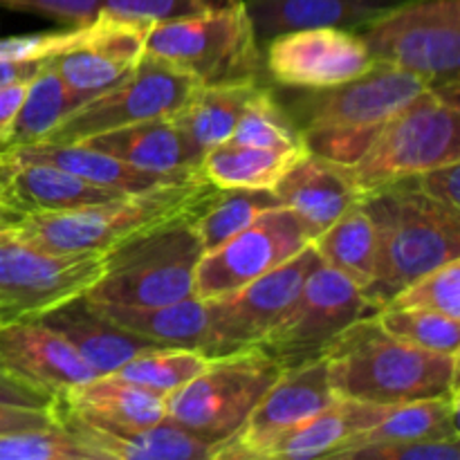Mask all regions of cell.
Wrapping results in <instances>:
<instances>
[{
	"label": "cell",
	"instance_id": "cell-1",
	"mask_svg": "<svg viewBox=\"0 0 460 460\" xmlns=\"http://www.w3.org/2000/svg\"><path fill=\"white\" fill-rule=\"evenodd\" d=\"M429 85L389 63H376L346 84L317 90L283 88L279 102L292 117L305 151L350 166L382 126Z\"/></svg>",
	"mask_w": 460,
	"mask_h": 460
},
{
	"label": "cell",
	"instance_id": "cell-2",
	"mask_svg": "<svg viewBox=\"0 0 460 460\" xmlns=\"http://www.w3.org/2000/svg\"><path fill=\"white\" fill-rule=\"evenodd\" d=\"M323 359L337 398L402 404L458 395V355L407 344L386 332L376 314L346 328Z\"/></svg>",
	"mask_w": 460,
	"mask_h": 460
},
{
	"label": "cell",
	"instance_id": "cell-3",
	"mask_svg": "<svg viewBox=\"0 0 460 460\" xmlns=\"http://www.w3.org/2000/svg\"><path fill=\"white\" fill-rule=\"evenodd\" d=\"M218 191L209 180L198 175L66 214L27 216L25 223L9 234L49 254H106L162 225L196 220Z\"/></svg>",
	"mask_w": 460,
	"mask_h": 460
},
{
	"label": "cell",
	"instance_id": "cell-4",
	"mask_svg": "<svg viewBox=\"0 0 460 460\" xmlns=\"http://www.w3.org/2000/svg\"><path fill=\"white\" fill-rule=\"evenodd\" d=\"M377 229L376 277L362 295L382 310L395 295L438 265L460 259V216L431 202L413 178L362 198Z\"/></svg>",
	"mask_w": 460,
	"mask_h": 460
},
{
	"label": "cell",
	"instance_id": "cell-5",
	"mask_svg": "<svg viewBox=\"0 0 460 460\" xmlns=\"http://www.w3.org/2000/svg\"><path fill=\"white\" fill-rule=\"evenodd\" d=\"M449 162H460V81L422 90L346 169L362 196H368Z\"/></svg>",
	"mask_w": 460,
	"mask_h": 460
},
{
	"label": "cell",
	"instance_id": "cell-6",
	"mask_svg": "<svg viewBox=\"0 0 460 460\" xmlns=\"http://www.w3.org/2000/svg\"><path fill=\"white\" fill-rule=\"evenodd\" d=\"M191 223L175 220L112 247L84 295L117 305H164L193 296V274L205 250Z\"/></svg>",
	"mask_w": 460,
	"mask_h": 460
},
{
	"label": "cell",
	"instance_id": "cell-7",
	"mask_svg": "<svg viewBox=\"0 0 460 460\" xmlns=\"http://www.w3.org/2000/svg\"><path fill=\"white\" fill-rule=\"evenodd\" d=\"M144 52L191 76L198 85L263 81V45L256 39L245 0L227 9L155 22Z\"/></svg>",
	"mask_w": 460,
	"mask_h": 460
},
{
	"label": "cell",
	"instance_id": "cell-8",
	"mask_svg": "<svg viewBox=\"0 0 460 460\" xmlns=\"http://www.w3.org/2000/svg\"><path fill=\"white\" fill-rule=\"evenodd\" d=\"M279 376L281 367L256 346L216 355L205 371L166 395V420L218 447L236 434Z\"/></svg>",
	"mask_w": 460,
	"mask_h": 460
},
{
	"label": "cell",
	"instance_id": "cell-9",
	"mask_svg": "<svg viewBox=\"0 0 460 460\" xmlns=\"http://www.w3.org/2000/svg\"><path fill=\"white\" fill-rule=\"evenodd\" d=\"M376 63L427 85L460 81V0H411L358 31Z\"/></svg>",
	"mask_w": 460,
	"mask_h": 460
},
{
	"label": "cell",
	"instance_id": "cell-10",
	"mask_svg": "<svg viewBox=\"0 0 460 460\" xmlns=\"http://www.w3.org/2000/svg\"><path fill=\"white\" fill-rule=\"evenodd\" d=\"M376 313L358 283L319 261L295 304L256 349L270 355L281 371L304 367L322 359L332 341L358 319Z\"/></svg>",
	"mask_w": 460,
	"mask_h": 460
},
{
	"label": "cell",
	"instance_id": "cell-11",
	"mask_svg": "<svg viewBox=\"0 0 460 460\" xmlns=\"http://www.w3.org/2000/svg\"><path fill=\"white\" fill-rule=\"evenodd\" d=\"M196 85L191 76L164 58L144 52L128 76L81 103L43 142L75 144L137 121L171 117L184 106Z\"/></svg>",
	"mask_w": 460,
	"mask_h": 460
},
{
	"label": "cell",
	"instance_id": "cell-12",
	"mask_svg": "<svg viewBox=\"0 0 460 460\" xmlns=\"http://www.w3.org/2000/svg\"><path fill=\"white\" fill-rule=\"evenodd\" d=\"M314 241V232L288 207L256 216L245 229L202 252L193 274V296L218 299L279 268Z\"/></svg>",
	"mask_w": 460,
	"mask_h": 460
},
{
	"label": "cell",
	"instance_id": "cell-13",
	"mask_svg": "<svg viewBox=\"0 0 460 460\" xmlns=\"http://www.w3.org/2000/svg\"><path fill=\"white\" fill-rule=\"evenodd\" d=\"M103 254H49L12 234L0 236V323L39 319L84 295L102 274Z\"/></svg>",
	"mask_w": 460,
	"mask_h": 460
},
{
	"label": "cell",
	"instance_id": "cell-14",
	"mask_svg": "<svg viewBox=\"0 0 460 460\" xmlns=\"http://www.w3.org/2000/svg\"><path fill=\"white\" fill-rule=\"evenodd\" d=\"M319 263L313 245L247 286L205 301L209 317L211 358L256 346L299 296L305 279Z\"/></svg>",
	"mask_w": 460,
	"mask_h": 460
},
{
	"label": "cell",
	"instance_id": "cell-15",
	"mask_svg": "<svg viewBox=\"0 0 460 460\" xmlns=\"http://www.w3.org/2000/svg\"><path fill=\"white\" fill-rule=\"evenodd\" d=\"M265 72L281 88L317 90L358 79L376 66L362 36L337 27H304L265 43Z\"/></svg>",
	"mask_w": 460,
	"mask_h": 460
},
{
	"label": "cell",
	"instance_id": "cell-16",
	"mask_svg": "<svg viewBox=\"0 0 460 460\" xmlns=\"http://www.w3.org/2000/svg\"><path fill=\"white\" fill-rule=\"evenodd\" d=\"M326 371V359L281 371L256 402L236 434L216 447V460H261L263 454L292 429L322 411L335 400Z\"/></svg>",
	"mask_w": 460,
	"mask_h": 460
},
{
	"label": "cell",
	"instance_id": "cell-17",
	"mask_svg": "<svg viewBox=\"0 0 460 460\" xmlns=\"http://www.w3.org/2000/svg\"><path fill=\"white\" fill-rule=\"evenodd\" d=\"M0 368L52 398L97 377L84 358L40 319L0 323Z\"/></svg>",
	"mask_w": 460,
	"mask_h": 460
},
{
	"label": "cell",
	"instance_id": "cell-18",
	"mask_svg": "<svg viewBox=\"0 0 460 460\" xmlns=\"http://www.w3.org/2000/svg\"><path fill=\"white\" fill-rule=\"evenodd\" d=\"M146 22L97 16L84 45L48 58L70 88L93 99L133 72L144 54Z\"/></svg>",
	"mask_w": 460,
	"mask_h": 460
},
{
	"label": "cell",
	"instance_id": "cell-19",
	"mask_svg": "<svg viewBox=\"0 0 460 460\" xmlns=\"http://www.w3.org/2000/svg\"><path fill=\"white\" fill-rule=\"evenodd\" d=\"M57 422L70 431L97 460H198L214 456V445L189 434L171 420L151 427L121 429L102 427L75 416L61 404H54Z\"/></svg>",
	"mask_w": 460,
	"mask_h": 460
},
{
	"label": "cell",
	"instance_id": "cell-20",
	"mask_svg": "<svg viewBox=\"0 0 460 460\" xmlns=\"http://www.w3.org/2000/svg\"><path fill=\"white\" fill-rule=\"evenodd\" d=\"M283 207L295 211L305 225L319 232L340 216L362 202V191L355 187L344 164L304 151L272 187Z\"/></svg>",
	"mask_w": 460,
	"mask_h": 460
},
{
	"label": "cell",
	"instance_id": "cell-21",
	"mask_svg": "<svg viewBox=\"0 0 460 460\" xmlns=\"http://www.w3.org/2000/svg\"><path fill=\"white\" fill-rule=\"evenodd\" d=\"M39 319L45 326L57 331L97 376H111L135 355L164 346L117 326L99 310H94L85 295L63 301Z\"/></svg>",
	"mask_w": 460,
	"mask_h": 460
},
{
	"label": "cell",
	"instance_id": "cell-22",
	"mask_svg": "<svg viewBox=\"0 0 460 460\" xmlns=\"http://www.w3.org/2000/svg\"><path fill=\"white\" fill-rule=\"evenodd\" d=\"M0 160L4 166L22 164V162H40L52 164L63 171L79 175L85 182L97 187L111 189L117 193H142L148 189L164 187V184L184 182V180L198 178V175H162L151 171L137 169L128 162L112 157L108 153L90 148L85 144H54V142H34V144H13V146L0 148Z\"/></svg>",
	"mask_w": 460,
	"mask_h": 460
},
{
	"label": "cell",
	"instance_id": "cell-23",
	"mask_svg": "<svg viewBox=\"0 0 460 460\" xmlns=\"http://www.w3.org/2000/svg\"><path fill=\"white\" fill-rule=\"evenodd\" d=\"M411 0H245L261 45L272 36L304 27H337L359 31Z\"/></svg>",
	"mask_w": 460,
	"mask_h": 460
},
{
	"label": "cell",
	"instance_id": "cell-24",
	"mask_svg": "<svg viewBox=\"0 0 460 460\" xmlns=\"http://www.w3.org/2000/svg\"><path fill=\"white\" fill-rule=\"evenodd\" d=\"M389 409L391 404L335 398L328 407L279 438L261 460L332 458L355 436L376 427Z\"/></svg>",
	"mask_w": 460,
	"mask_h": 460
},
{
	"label": "cell",
	"instance_id": "cell-25",
	"mask_svg": "<svg viewBox=\"0 0 460 460\" xmlns=\"http://www.w3.org/2000/svg\"><path fill=\"white\" fill-rule=\"evenodd\" d=\"M4 171L7 175L0 187V196L27 216L66 214V211L112 200L117 196H128L85 182L70 171L40 162H22V164L4 166Z\"/></svg>",
	"mask_w": 460,
	"mask_h": 460
},
{
	"label": "cell",
	"instance_id": "cell-26",
	"mask_svg": "<svg viewBox=\"0 0 460 460\" xmlns=\"http://www.w3.org/2000/svg\"><path fill=\"white\" fill-rule=\"evenodd\" d=\"M57 402L75 416L102 427L137 429L157 425L166 418V395L117 376H97L72 386L58 395Z\"/></svg>",
	"mask_w": 460,
	"mask_h": 460
},
{
	"label": "cell",
	"instance_id": "cell-27",
	"mask_svg": "<svg viewBox=\"0 0 460 460\" xmlns=\"http://www.w3.org/2000/svg\"><path fill=\"white\" fill-rule=\"evenodd\" d=\"M81 144L119 157L151 173L202 175L200 166L196 164L182 133L171 117L137 121V124L124 126L111 133L94 135Z\"/></svg>",
	"mask_w": 460,
	"mask_h": 460
},
{
	"label": "cell",
	"instance_id": "cell-28",
	"mask_svg": "<svg viewBox=\"0 0 460 460\" xmlns=\"http://www.w3.org/2000/svg\"><path fill=\"white\" fill-rule=\"evenodd\" d=\"M263 81L227 85H196L191 97L184 102L178 112L171 115L173 124L182 133L196 164L218 144L232 139L234 128L241 119L243 111Z\"/></svg>",
	"mask_w": 460,
	"mask_h": 460
},
{
	"label": "cell",
	"instance_id": "cell-29",
	"mask_svg": "<svg viewBox=\"0 0 460 460\" xmlns=\"http://www.w3.org/2000/svg\"><path fill=\"white\" fill-rule=\"evenodd\" d=\"M90 304L117 326L144 340L164 346L198 349L211 358L209 317H207L205 301L198 296H187V299L164 305H117L102 304V301H90Z\"/></svg>",
	"mask_w": 460,
	"mask_h": 460
},
{
	"label": "cell",
	"instance_id": "cell-30",
	"mask_svg": "<svg viewBox=\"0 0 460 460\" xmlns=\"http://www.w3.org/2000/svg\"><path fill=\"white\" fill-rule=\"evenodd\" d=\"M458 395L411 400V402L391 404L386 416L371 429L355 436L344 449L332 458L344 460L346 454L368 445L382 443H416V440L460 438L458 429Z\"/></svg>",
	"mask_w": 460,
	"mask_h": 460
},
{
	"label": "cell",
	"instance_id": "cell-31",
	"mask_svg": "<svg viewBox=\"0 0 460 460\" xmlns=\"http://www.w3.org/2000/svg\"><path fill=\"white\" fill-rule=\"evenodd\" d=\"M304 151L261 148L227 139L202 157L200 173L218 189H270L272 191L288 166Z\"/></svg>",
	"mask_w": 460,
	"mask_h": 460
},
{
	"label": "cell",
	"instance_id": "cell-32",
	"mask_svg": "<svg viewBox=\"0 0 460 460\" xmlns=\"http://www.w3.org/2000/svg\"><path fill=\"white\" fill-rule=\"evenodd\" d=\"M310 245L322 263L346 274L359 288H367L376 277L377 229L362 202L319 232Z\"/></svg>",
	"mask_w": 460,
	"mask_h": 460
},
{
	"label": "cell",
	"instance_id": "cell-33",
	"mask_svg": "<svg viewBox=\"0 0 460 460\" xmlns=\"http://www.w3.org/2000/svg\"><path fill=\"white\" fill-rule=\"evenodd\" d=\"M85 102L88 97L70 88L54 70L52 63L45 61L43 67L27 84L25 99L18 111L7 146L43 142L63 119H67Z\"/></svg>",
	"mask_w": 460,
	"mask_h": 460
},
{
	"label": "cell",
	"instance_id": "cell-34",
	"mask_svg": "<svg viewBox=\"0 0 460 460\" xmlns=\"http://www.w3.org/2000/svg\"><path fill=\"white\" fill-rule=\"evenodd\" d=\"M209 355L187 346H160L144 350L117 368L111 376L151 389L155 394L169 395L191 382L209 364Z\"/></svg>",
	"mask_w": 460,
	"mask_h": 460
},
{
	"label": "cell",
	"instance_id": "cell-35",
	"mask_svg": "<svg viewBox=\"0 0 460 460\" xmlns=\"http://www.w3.org/2000/svg\"><path fill=\"white\" fill-rule=\"evenodd\" d=\"M281 205L270 189H220L205 211L191 223L202 250H214L245 229L259 214Z\"/></svg>",
	"mask_w": 460,
	"mask_h": 460
},
{
	"label": "cell",
	"instance_id": "cell-36",
	"mask_svg": "<svg viewBox=\"0 0 460 460\" xmlns=\"http://www.w3.org/2000/svg\"><path fill=\"white\" fill-rule=\"evenodd\" d=\"M232 139L261 148H281V151H304V139L292 117L279 102L277 93L261 85L243 111Z\"/></svg>",
	"mask_w": 460,
	"mask_h": 460
},
{
	"label": "cell",
	"instance_id": "cell-37",
	"mask_svg": "<svg viewBox=\"0 0 460 460\" xmlns=\"http://www.w3.org/2000/svg\"><path fill=\"white\" fill-rule=\"evenodd\" d=\"M386 332L418 349L458 355L460 323L447 314L418 308H382L376 313Z\"/></svg>",
	"mask_w": 460,
	"mask_h": 460
},
{
	"label": "cell",
	"instance_id": "cell-38",
	"mask_svg": "<svg viewBox=\"0 0 460 460\" xmlns=\"http://www.w3.org/2000/svg\"><path fill=\"white\" fill-rule=\"evenodd\" d=\"M385 308H418L460 322V259L438 265L395 295Z\"/></svg>",
	"mask_w": 460,
	"mask_h": 460
},
{
	"label": "cell",
	"instance_id": "cell-39",
	"mask_svg": "<svg viewBox=\"0 0 460 460\" xmlns=\"http://www.w3.org/2000/svg\"><path fill=\"white\" fill-rule=\"evenodd\" d=\"M0 460H97L61 425L0 436Z\"/></svg>",
	"mask_w": 460,
	"mask_h": 460
},
{
	"label": "cell",
	"instance_id": "cell-40",
	"mask_svg": "<svg viewBox=\"0 0 460 460\" xmlns=\"http://www.w3.org/2000/svg\"><path fill=\"white\" fill-rule=\"evenodd\" d=\"M241 3L243 0H103L99 16L155 25V22L227 9Z\"/></svg>",
	"mask_w": 460,
	"mask_h": 460
},
{
	"label": "cell",
	"instance_id": "cell-41",
	"mask_svg": "<svg viewBox=\"0 0 460 460\" xmlns=\"http://www.w3.org/2000/svg\"><path fill=\"white\" fill-rule=\"evenodd\" d=\"M90 25L93 22L61 31L0 39V61H48V58L57 57V54L84 45L85 39L90 36Z\"/></svg>",
	"mask_w": 460,
	"mask_h": 460
},
{
	"label": "cell",
	"instance_id": "cell-42",
	"mask_svg": "<svg viewBox=\"0 0 460 460\" xmlns=\"http://www.w3.org/2000/svg\"><path fill=\"white\" fill-rule=\"evenodd\" d=\"M344 460H460V438L368 445L346 454Z\"/></svg>",
	"mask_w": 460,
	"mask_h": 460
},
{
	"label": "cell",
	"instance_id": "cell-43",
	"mask_svg": "<svg viewBox=\"0 0 460 460\" xmlns=\"http://www.w3.org/2000/svg\"><path fill=\"white\" fill-rule=\"evenodd\" d=\"M103 0H0V7L9 12L39 13L67 27L88 25L102 12Z\"/></svg>",
	"mask_w": 460,
	"mask_h": 460
},
{
	"label": "cell",
	"instance_id": "cell-44",
	"mask_svg": "<svg viewBox=\"0 0 460 460\" xmlns=\"http://www.w3.org/2000/svg\"><path fill=\"white\" fill-rule=\"evenodd\" d=\"M411 178L420 193H425L431 202L447 209L449 214L460 216V162L434 166V169H427Z\"/></svg>",
	"mask_w": 460,
	"mask_h": 460
},
{
	"label": "cell",
	"instance_id": "cell-45",
	"mask_svg": "<svg viewBox=\"0 0 460 460\" xmlns=\"http://www.w3.org/2000/svg\"><path fill=\"white\" fill-rule=\"evenodd\" d=\"M52 425H57V413H54V407L31 409V407H16V404L0 402V436L13 434V431L45 429V427H52Z\"/></svg>",
	"mask_w": 460,
	"mask_h": 460
},
{
	"label": "cell",
	"instance_id": "cell-46",
	"mask_svg": "<svg viewBox=\"0 0 460 460\" xmlns=\"http://www.w3.org/2000/svg\"><path fill=\"white\" fill-rule=\"evenodd\" d=\"M27 84L30 81H12V84L0 85V146L9 144L18 111H21L22 99H25Z\"/></svg>",
	"mask_w": 460,
	"mask_h": 460
},
{
	"label": "cell",
	"instance_id": "cell-47",
	"mask_svg": "<svg viewBox=\"0 0 460 460\" xmlns=\"http://www.w3.org/2000/svg\"><path fill=\"white\" fill-rule=\"evenodd\" d=\"M45 61H0V85L12 81H30Z\"/></svg>",
	"mask_w": 460,
	"mask_h": 460
},
{
	"label": "cell",
	"instance_id": "cell-48",
	"mask_svg": "<svg viewBox=\"0 0 460 460\" xmlns=\"http://www.w3.org/2000/svg\"><path fill=\"white\" fill-rule=\"evenodd\" d=\"M25 218H27L25 211H21L18 207H13L12 202H7L3 196H0V234L13 232L18 225L25 223Z\"/></svg>",
	"mask_w": 460,
	"mask_h": 460
},
{
	"label": "cell",
	"instance_id": "cell-49",
	"mask_svg": "<svg viewBox=\"0 0 460 460\" xmlns=\"http://www.w3.org/2000/svg\"><path fill=\"white\" fill-rule=\"evenodd\" d=\"M0 148H3V146H0ZM4 175H7V171H4L3 160H0V187H3V182H4Z\"/></svg>",
	"mask_w": 460,
	"mask_h": 460
},
{
	"label": "cell",
	"instance_id": "cell-50",
	"mask_svg": "<svg viewBox=\"0 0 460 460\" xmlns=\"http://www.w3.org/2000/svg\"><path fill=\"white\" fill-rule=\"evenodd\" d=\"M0 236H3V234H0Z\"/></svg>",
	"mask_w": 460,
	"mask_h": 460
}]
</instances>
